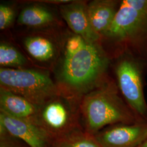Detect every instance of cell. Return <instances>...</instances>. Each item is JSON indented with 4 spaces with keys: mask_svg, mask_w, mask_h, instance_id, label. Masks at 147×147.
I'll return each mask as SVG.
<instances>
[{
    "mask_svg": "<svg viewBox=\"0 0 147 147\" xmlns=\"http://www.w3.org/2000/svg\"><path fill=\"white\" fill-rule=\"evenodd\" d=\"M118 89L109 78L84 95L81 110L88 134L95 135L109 125L142 123L121 98Z\"/></svg>",
    "mask_w": 147,
    "mask_h": 147,
    "instance_id": "cell-2",
    "label": "cell"
},
{
    "mask_svg": "<svg viewBox=\"0 0 147 147\" xmlns=\"http://www.w3.org/2000/svg\"><path fill=\"white\" fill-rule=\"evenodd\" d=\"M116 58L115 72L118 89L139 121L147 124V104L144 94L147 61L129 53Z\"/></svg>",
    "mask_w": 147,
    "mask_h": 147,
    "instance_id": "cell-4",
    "label": "cell"
},
{
    "mask_svg": "<svg viewBox=\"0 0 147 147\" xmlns=\"http://www.w3.org/2000/svg\"><path fill=\"white\" fill-rule=\"evenodd\" d=\"M61 15L76 34L88 42H100L101 37L93 30L84 2H74L60 7Z\"/></svg>",
    "mask_w": 147,
    "mask_h": 147,
    "instance_id": "cell-9",
    "label": "cell"
},
{
    "mask_svg": "<svg viewBox=\"0 0 147 147\" xmlns=\"http://www.w3.org/2000/svg\"><path fill=\"white\" fill-rule=\"evenodd\" d=\"M53 147H102L89 134L69 133L59 137Z\"/></svg>",
    "mask_w": 147,
    "mask_h": 147,
    "instance_id": "cell-14",
    "label": "cell"
},
{
    "mask_svg": "<svg viewBox=\"0 0 147 147\" xmlns=\"http://www.w3.org/2000/svg\"><path fill=\"white\" fill-rule=\"evenodd\" d=\"M15 12L8 5H0V29L3 30L11 25L14 20Z\"/></svg>",
    "mask_w": 147,
    "mask_h": 147,
    "instance_id": "cell-17",
    "label": "cell"
},
{
    "mask_svg": "<svg viewBox=\"0 0 147 147\" xmlns=\"http://www.w3.org/2000/svg\"><path fill=\"white\" fill-rule=\"evenodd\" d=\"M117 57L129 53L147 61V0H123L110 26L101 36Z\"/></svg>",
    "mask_w": 147,
    "mask_h": 147,
    "instance_id": "cell-1",
    "label": "cell"
},
{
    "mask_svg": "<svg viewBox=\"0 0 147 147\" xmlns=\"http://www.w3.org/2000/svg\"><path fill=\"white\" fill-rule=\"evenodd\" d=\"M37 121L50 136L61 137L70 131L74 117L68 102L57 96L39 107Z\"/></svg>",
    "mask_w": 147,
    "mask_h": 147,
    "instance_id": "cell-6",
    "label": "cell"
},
{
    "mask_svg": "<svg viewBox=\"0 0 147 147\" xmlns=\"http://www.w3.org/2000/svg\"><path fill=\"white\" fill-rule=\"evenodd\" d=\"M24 45L29 54L38 61L47 62L55 56L54 45L45 38L39 36L27 37L25 39Z\"/></svg>",
    "mask_w": 147,
    "mask_h": 147,
    "instance_id": "cell-13",
    "label": "cell"
},
{
    "mask_svg": "<svg viewBox=\"0 0 147 147\" xmlns=\"http://www.w3.org/2000/svg\"><path fill=\"white\" fill-rule=\"evenodd\" d=\"M138 147H147V139L142 142V143Z\"/></svg>",
    "mask_w": 147,
    "mask_h": 147,
    "instance_id": "cell-19",
    "label": "cell"
},
{
    "mask_svg": "<svg viewBox=\"0 0 147 147\" xmlns=\"http://www.w3.org/2000/svg\"><path fill=\"white\" fill-rule=\"evenodd\" d=\"M26 59L16 48L6 43L0 45V65L1 68L19 67L26 63Z\"/></svg>",
    "mask_w": 147,
    "mask_h": 147,
    "instance_id": "cell-15",
    "label": "cell"
},
{
    "mask_svg": "<svg viewBox=\"0 0 147 147\" xmlns=\"http://www.w3.org/2000/svg\"><path fill=\"white\" fill-rule=\"evenodd\" d=\"M120 3L118 1L95 0L87 5L90 25L101 38L110 26Z\"/></svg>",
    "mask_w": 147,
    "mask_h": 147,
    "instance_id": "cell-10",
    "label": "cell"
},
{
    "mask_svg": "<svg viewBox=\"0 0 147 147\" xmlns=\"http://www.w3.org/2000/svg\"><path fill=\"white\" fill-rule=\"evenodd\" d=\"M1 88L19 95L40 107L58 96L56 86L50 76L31 69H0Z\"/></svg>",
    "mask_w": 147,
    "mask_h": 147,
    "instance_id": "cell-5",
    "label": "cell"
},
{
    "mask_svg": "<svg viewBox=\"0 0 147 147\" xmlns=\"http://www.w3.org/2000/svg\"><path fill=\"white\" fill-rule=\"evenodd\" d=\"M0 125L11 136L20 140L30 147H49L50 136L42 126L27 119L0 113Z\"/></svg>",
    "mask_w": 147,
    "mask_h": 147,
    "instance_id": "cell-7",
    "label": "cell"
},
{
    "mask_svg": "<svg viewBox=\"0 0 147 147\" xmlns=\"http://www.w3.org/2000/svg\"><path fill=\"white\" fill-rule=\"evenodd\" d=\"M54 20L52 13L47 8L38 5L27 6L19 14L18 24L27 26L46 25Z\"/></svg>",
    "mask_w": 147,
    "mask_h": 147,
    "instance_id": "cell-12",
    "label": "cell"
},
{
    "mask_svg": "<svg viewBox=\"0 0 147 147\" xmlns=\"http://www.w3.org/2000/svg\"><path fill=\"white\" fill-rule=\"evenodd\" d=\"M110 59L101 42H87L79 53L65 58L62 79L71 90L87 94L109 79Z\"/></svg>",
    "mask_w": 147,
    "mask_h": 147,
    "instance_id": "cell-3",
    "label": "cell"
},
{
    "mask_svg": "<svg viewBox=\"0 0 147 147\" xmlns=\"http://www.w3.org/2000/svg\"><path fill=\"white\" fill-rule=\"evenodd\" d=\"M9 135L8 134L1 136L0 147H18L16 146V144L9 138Z\"/></svg>",
    "mask_w": 147,
    "mask_h": 147,
    "instance_id": "cell-18",
    "label": "cell"
},
{
    "mask_svg": "<svg viewBox=\"0 0 147 147\" xmlns=\"http://www.w3.org/2000/svg\"><path fill=\"white\" fill-rule=\"evenodd\" d=\"M144 136H145V140L147 139V129H146V132H145V135H144Z\"/></svg>",
    "mask_w": 147,
    "mask_h": 147,
    "instance_id": "cell-20",
    "label": "cell"
},
{
    "mask_svg": "<svg viewBox=\"0 0 147 147\" xmlns=\"http://www.w3.org/2000/svg\"><path fill=\"white\" fill-rule=\"evenodd\" d=\"M147 124H118L99 132L94 137L102 147H138L145 141Z\"/></svg>",
    "mask_w": 147,
    "mask_h": 147,
    "instance_id": "cell-8",
    "label": "cell"
},
{
    "mask_svg": "<svg viewBox=\"0 0 147 147\" xmlns=\"http://www.w3.org/2000/svg\"><path fill=\"white\" fill-rule=\"evenodd\" d=\"M1 112L9 116L33 121L37 123L39 107L19 95L1 88Z\"/></svg>",
    "mask_w": 147,
    "mask_h": 147,
    "instance_id": "cell-11",
    "label": "cell"
},
{
    "mask_svg": "<svg viewBox=\"0 0 147 147\" xmlns=\"http://www.w3.org/2000/svg\"><path fill=\"white\" fill-rule=\"evenodd\" d=\"M87 41L84 38L75 35L70 37L67 42L65 50V58L71 57L79 53L84 47Z\"/></svg>",
    "mask_w": 147,
    "mask_h": 147,
    "instance_id": "cell-16",
    "label": "cell"
}]
</instances>
